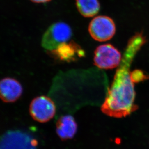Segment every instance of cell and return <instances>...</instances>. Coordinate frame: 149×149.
<instances>
[{"mask_svg":"<svg viewBox=\"0 0 149 149\" xmlns=\"http://www.w3.org/2000/svg\"><path fill=\"white\" fill-rule=\"evenodd\" d=\"M121 53L112 45H102L95 50V65L101 69H113L119 66L122 61Z\"/></svg>","mask_w":149,"mask_h":149,"instance_id":"277c9868","label":"cell"},{"mask_svg":"<svg viewBox=\"0 0 149 149\" xmlns=\"http://www.w3.org/2000/svg\"><path fill=\"white\" fill-rule=\"evenodd\" d=\"M72 29L63 22H57L51 25L42 38L41 45L46 50L53 52L68 41L72 37Z\"/></svg>","mask_w":149,"mask_h":149,"instance_id":"7a4b0ae2","label":"cell"},{"mask_svg":"<svg viewBox=\"0 0 149 149\" xmlns=\"http://www.w3.org/2000/svg\"><path fill=\"white\" fill-rule=\"evenodd\" d=\"M76 6L79 13L85 17H94L100 9L98 0H76Z\"/></svg>","mask_w":149,"mask_h":149,"instance_id":"9c48e42d","label":"cell"},{"mask_svg":"<svg viewBox=\"0 0 149 149\" xmlns=\"http://www.w3.org/2000/svg\"><path fill=\"white\" fill-rule=\"evenodd\" d=\"M91 36L95 40L105 42L110 40L116 32V26L113 19L106 16L94 17L88 28Z\"/></svg>","mask_w":149,"mask_h":149,"instance_id":"5b68a950","label":"cell"},{"mask_svg":"<svg viewBox=\"0 0 149 149\" xmlns=\"http://www.w3.org/2000/svg\"><path fill=\"white\" fill-rule=\"evenodd\" d=\"M33 136L20 130H11L0 137V149H37Z\"/></svg>","mask_w":149,"mask_h":149,"instance_id":"3957f363","label":"cell"},{"mask_svg":"<svg viewBox=\"0 0 149 149\" xmlns=\"http://www.w3.org/2000/svg\"><path fill=\"white\" fill-rule=\"evenodd\" d=\"M30 1H33V3H48L51 0H30Z\"/></svg>","mask_w":149,"mask_h":149,"instance_id":"8fae6325","label":"cell"},{"mask_svg":"<svg viewBox=\"0 0 149 149\" xmlns=\"http://www.w3.org/2000/svg\"><path fill=\"white\" fill-rule=\"evenodd\" d=\"M29 111L32 117L39 123H46L53 118L56 113V106L52 99L42 95L33 99Z\"/></svg>","mask_w":149,"mask_h":149,"instance_id":"8992f818","label":"cell"},{"mask_svg":"<svg viewBox=\"0 0 149 149\" xmlns=\"http://www.w3.org/2000/svg\"><path fill=\"white\" fill-rule=\"evenodd\" d=\"M77 129V124L74 118L70 115L61 117L56 123V132L63 141L73 138Z\"/></svg>","mask_w":149,"mask_h":149,"instance_id":"ba28073f","label":"cell"},{"mask_svg":"<svg viewBox=\"0 0 149 149\" xmlns=\"http://www.w3.org/2000/svg\"><path fill=\"white\" fill-rule=\"evenodd\" d=\"M22 92V85L15 79L6 77L0 80V99L3 102H15L21 96Z\"/></svg>","mask_w":149,"mask_h":149,"instance_id":"52a82bcc","label":"cell"},{"mask_svg":"<svg viewBox=\"0 0 149 149\" xmlns=\"http://www.w3.org/2000/svg\"><path fill=\"white\" fill-rule=\"evenodd\" d=\"M146 42L142 33H138L128 41L122 61L115 74L113 82L101 106V111L111 117H125L136 111V93L130 71L135 56Z\"/></svg>","mask_w":149,"mask_h":149,"instance_id":"6da1fadb","label":"cell"},{"mask_svg":"<svg viewBox=\"0 0 149 149\" xmlns=\"http://www.w3.org/2000/svg\"><path fill=\"white\" fill-rule=\"evenodd\" d=\"M131 76L134 82H139L145 80L149 78L148 76L143 73L141 70H135L131 72Z\"/></svg>","mask_w":149,"mask_h":149,"instance_id":"30bf717a","label":"cell"}]
</instances>
